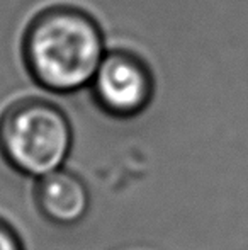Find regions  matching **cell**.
I'll return each mask as SVG.
<instances>
[{
	"instance_id": "6da1fadb",
	"label": "cell",
	"mask_w": 248,
	"mask_h": 250,
	"mask_svg": "<svg viewBox=\"0 0 248 250\" xmlns=\"http://www.w3.org/2000/svg\"><path fill=\"white\" fill-rule=\"evenodd\" d=\"M107 50L99 21L70 3H55L34 14L20 40L27 75L55 96L89 89Z\"/></svg>"
},
{
	"instance_id": "7a4b0ae2",
	"label": "cell",
	"mask_w": 248,
	"mask_h": 250,
	"mask_svg": "<svg viewBox=\"0 0 248 250\" xmlns=\"http://www.w3.org/2000/svg\"><path fill=\"white\" fill-rule=\"evenodd\" d=\"M75 129L66 111L46 97L26 96L0 112V158L29 181L66 167Z\"/></svg>"
},
{
	"instance_id": "3957f363",
	"label": "cell",
	"mask_w": 248,
	"mask_h": 250,
	"mask_svg": "<svg viewBox=\"0 0 248 250\" xmlns=\"http://www.w3.org/2000/svg\"><path fill=\"white\" fill-rule=\"evenodd\" d=\"M89 92L102 114L129 121L139 118L153 104L156 79L141 55L128 48H113L104 55Z\"/></svg>"
},
{
	"instance_id": "277c9868",
	"label": "cell",
	"mask_w": 248,
	"mask_h": 250,
	"mask_svg": "<svg viewBox=\"0 0 248 250\" xmlns=\"http://www.w3.org/2000/svg\"><path fill=\"white\" fill-rule=\"evenodd\" d=\"M31 199L41 220L55 228L78 227L92 209L89 182L68 165L33 181Z\"/></svg>"
},
{
	"instance_id": "5b68a950",
	"label": "cell",
	"mask_w": 248,
	"mask_h": 250,
	"mask_svg": "<svg viewBox=\"0 0 248 250\" xmlns=\"http://www.w3.org/2000/svg\"><path fill=\"white\" fill-rule=\"evenodd\" d=\"M0 250H27L20 231L0 214Z\"/></svg>"
}]
</instances>
